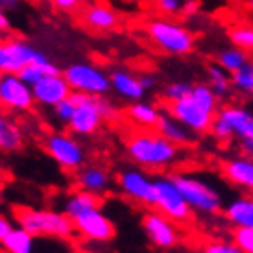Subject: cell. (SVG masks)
<instances>
[{
  "instance_id": "d590c367",
  "label": "cell",
  "mask_w": 253,
  "mask_h": 253,
  "mask_svg": "<svg viewBox=\"0 0 253 253\" xmlns=\"http://www.w3.org/2000/svg\"><path fill=\"white\" fill-rule=\"evenodd\" d=\"M204 253H242V252H240L233 242H220V240H214V242H209V244L205 246Z\"/></svg>"
},
{
  "instance_id": "277c9868",
  "label": "cell",
  "mask_w": 253,
  "mask_h": 253,
  "mask_svg": "<svg viewBox=\"0 0 253 253\" xmlns=\"http://www.w3.org/2000/svg\"><path fill=\"white\" fill-rule=\"evenodd\" d=\"M146 36L154 46L172 56H187L194 48L192 32L187 26L169 19H154L148 22Z\"/></svg>"
},
{
  "instance_id": "6da1fadb",
  "label": "cell",
  "mask_w": 253,
  "mask_h": 253,
  "mask_svg": "<svg viewBox=\"0 0 253 253\" xmlns=\"http://www.w3.org/2000/svg\"><path fill=\"white\" fill-rule=\"evenodd\" d=\"M69 98L74 104V113L67 124L72 135L80 137L94 135L106 120H113L117 117V107L106 96L72 91Z\"/></svg>"
},
{
  "instance_id": "4dcf8cb0",
  "label": "cell",
  "mask_w": 253,
  "mask_h": 253,
  "mask_svg": "<svg viewBox=\"0 0 253 253\" xmlns=\"http://www.w3.org/2000/svg\"><path fill=\"white\" fill-rule=\"evenodd\" d=\"M233 244L242 253H253V227H235Z\"/></svg>"
},
{
  "instance_id": "9c48e42d",
  "label": "cell",
  "mask_w": 253,
  "mask_h": 253,
  "mask_svg": "<svg viewBox=\"0 0 253 253\" xmlns=\"http://www.w3.org/2000/svg\"><path fill=\"white\" fill-rule=\"evenodd\" d=\"M36 106L32 87L26 85L17 74L0 72V111L26 113Z\"/></svg>"
},
{
  "instance_id": "cb8c5ba5",
  "label": "cell",
  "mask_w": 253,
  "mask_h": 253,
  "mask_svg": "<svg viewBox=\"0 0 253 253\" xmlns=\"http://www.w3.org/2000/svg\"><path fill=\"white\" fill-rule=\"evenodd\" d=\"M24 144L22 129L0 111V152H17Z\"/></svg>"
},
{
  "instance_id": "d6a6232c",
  "label": "cell",
  "mask_w": 253,
  "mask_h": 253,
  "mask_svg": "<svg viewBox=\"0 0 253 253\" xmlns=\"http://www.w3.org/2000/svg\"><path fill=\"white\" fill-rule=\"evenodd\" d=\"M17 76L21 78L22 82L26 85H36L39 80H41L42 76H44V72L37 67V65H34V63H26V65H22L21 69H19V72H17Z\"/></svg>"
},
{
  "instance_id": "3957f363",
  "label": "cell",
  "mask_w": 253,
  "mask_h": 253,
  "mask_svg": "<svg viewBox=\"0 0 253 253\" xmlns=\"http://www.w3.org/2000/svg\"><path fill=\"white\" fill-rule=\"evenodd\" d=\"M17 225L34 237H48V239L69 240L74 235L72 220L63 211L54 209H17L15 211Z\"/></svg>"
},
{
  "instance_id": "5bb4252c",
  "label": "cell",
  "mask_w": 253,
  "mask_h": 253,
  "mask_svg": "<svg viewBox=\"0 0 253 253\" xmlns=\"http://www.w3.org/2000/svg\"><path fill=\"white\" fill-rule=\"evenodd\" d=\"M37 48L24 39H7L0 41V72L17 74L22 65L32 63Z\"/></svg>"
},
{
  "instance_id": "f35d334b",
  "label": "cell",
  "mask_w": 253,
  "mask_h": 253,
  "mask_svg": "<svg viewBox=\"0 0 253 253\" xmlns=\"http://www.w3.org/2000/svg\"><path fill=\"white\" fill-rule=\"evenodd\" d=\"M139 82H141L142 89L144 91H152V89H155V85H157V78L154 76V74H148V72H144V74H141L139 76Z\"/></svg>"
},
{
  "instance_id": "d6986e66",
  "label": "cell",
  "mask_w": 253,
  "mask_h": 253,
  "mask_svg": "<svg viewBox=\"0 0 253 253\" xmlns=\"http://www.w3.org/2000/svg\"><path fill=\"white\" fill-rule=\"evenodd\" d=\"M82 22L92 32H113L119 26V15L106 4H92L84 9Z\"/></svg>"
},
{
  "instance_id": "e575fe53",
  "label": "cell",
  "mask_w": 253,
  "mask_h": 253,
  "mask_svg": "<svg viewBox=\"0 0 253 253\" xmlns=\"http://www.w3.org/2000/svg\"><path fill=\"white\" fill-rule=\"evenodd\" d=\"M181 2L183 0H155V7H157L163 15L176 17V15H179Z\"/></svg>"
},
{
  "instance_id": "52a82bcc",
  "label": "cell",
  "mask_w": 253,
  "mask_h": 253,
  "mask_svg": "<svg viewBox=\"0 0 253 253\" xmlns=\"http://www.w3.org/2000/svg\"><path fill=\"white\" fill-rule=\"evenodd\" d=\"M155 183V211L172 220L174 224H189L192 220V209L179 194L177 187L170 176H159L154 179Z\"/></svg>"
},
{
  "instance_id": "d4e9b609",
  "label": "cell",
  "mask_w": 253,
  "mask_h": 253,
  "mask_svg": "<svg viewBox=\"0 0 253 253\" xmlns=\"http://www.w3.org/2000/svg\"><path fill=\"white\" fill-rule=\"evenodd\" d=\"M159 115H161V111L157 107L148 104V102H142V100L131 102V106L127 107L129 120L141 127H154L157 119H159Z\"/></svg>"
},
{
  "instance_id": "ac0fdd59",
  "label": "cell",
  "mask_w": 253,
  "mask_h": 253,
  "mask_svg": "<svg viewBox=\"0 0 253 253\" xmlns=\"http://www.w3.org/2000/svg\"><path fill=\"white\" fill-rule=\"evenodd\" d=\"M109 82H111L113 91L129 102L142 100L146 94V91L142 89L141 82H139V76H135L133 72L126 71V69H115L109 74Z\"/></svg>"
},
{
  "instance_id": "4fadbf2b",
  "label": "cell",
  "mask_w": 253,
  "mask_h": 253,
  "mask_svg": "<svg viewBox=\"0 0 253 253\" xmlns=\"http://www.w3.org/2000/svg\"><path fill=\"white\" fill-rule=\"evenodd\" d=\"M142 229L146 233L150 244L159 250H172L179 244L177 224L161 214L159 211H150L142 216Z\"/></svg>"
},
{
  "instance_id": "8fae6325",
  "label": "cell",
  "mask_w": 253,
  "mask_h": 253,
  "mask_svg": "<svg viewBox=\"0 0 253 253\" xmlns=\"http://www.w3.org/2000/svg\"><path fill=\"white\" fill-rule=\"evenodd\" d=\"M169 115L172 119H176L177 122H181L183 126L190 129L194 135L207 133L211 127L212 119H214V113L207 111L190 96H185L177 102H170Z\"/></svg>"
},
{
  "instance_id": "2e32d148",
  "label": "cell",
  "mask_w": 253,
  "mask_h": 253,
  "mask_svg": "<svg viewBox=\"0 0 253 253\" xmlns=\"http://www.w3.org/2000/svg\"><path fill=\"white\" fill-rule=\"evenodd\" d=\"M111 174L98 165H84L76 170L74 176V185L78 190H85L100 198L111 190Z\"/></svg>"
},
{
  "instance_id": "4316f807",
  "label": "cell",
  "mask_w": 253,
  "mask_h": 253,
  "mask_svg": "<svg viewBox=\"0 0 253 253\" xmlns=\"http://www.w3.org/2000/svg\"><path fill=\"white\" fill-rule=\"evenodd\" d=\"M207 78H209V87L218 98H225L231 92V78L229 72H225L218 63H211L207 67Z\"/></svg>"
},
{
  "instance_id": "7a4b0ae2",
  "label": "cell",
  "mask_w": 253,
  "mask_h": 253,
  "mask_svg": "<svg viewBox=\"0 0 253 253\" xmlns=\"http://www.w3.org/2000/svg\"><path fill=\"white\" fill-rule=\"evenodd\" d=\"M126 152L135 165L148 170L167 169L170 165H174L179 157V148L169 142L157 131L133 133L126 141Z\"/></svg>"
},
{
  "instance_id": "ba28073f",
  "label": "cell",
  "mask_w": 253,
  "mask_h": 253,
  "mask_svg": "<svg viewBox=\"0 0 253 253\" xmlns=\"http://www.w3.org/2000/svg\"><path fill=\"white\" fill-rule=\"evenodd\" d=\"M42 146L65 172H76L85 165V150L72 133L52 131L46 135Z\"/></svg>"
},
{
  "instance_id": "f546056e",
  "label": "cell",
  "mask_w": 253,
  "mask_h": 253,
  "mask_svg": "<svg viewBox=\"0 0 253 253\" xmlns=\"http://www.w3.org/2000/svg\"><path fill=\"white\" fill-rule=\"evenodd\" d=\"M229 41L233 42V46H239V48L253 50V28L250 24H242V26H235L233 30H229Z\"/></svg>"
},
{
  "instance_id": "b9f144b4",
  "label": "cell",
  "mask_w": 253,
  "mask_h": 253,
  "mask_svg": "<svg viewBox=\"0 0 253 253\" xmlns=\"http://www.w3.org/2000/svg\"><path fill=\"white\" fill-rule=\"evenodd\" d=\"M240 148H242V152H246L248 155H252V152H253V137H250V139H240Z\"/></svg>"
},
{
  "instance_id": "44dd1931",
  "label": "cell",
  "mask_w": 253,
  "mask_h": 253,
  "mask_svg": "<svg viewBox=\"0 0 253 253\" xmlns=\"http://www.w3.org/2000/svg\"><path fill=\"white\" fill-rule=\"evenodd\" d=\"M224 176L237 187L252 190L253 189V163L248 157H233L222 163Z\"/></svg>"
},
{
  "instance_id": "8992f818",
  "label": "cell",
  "mask_w": 253,
  "mask_h": 253,
  "mask_svg": "<svg viewBox=\"0 0 253 253\" xmlns=\"http://www.w3.org/2000/svg\"><path fill=\"white\" fill-rule=\"evenodd\" d=\"M61 74L67 80L71 91L85 92V94H98V96H106L107 92L111 91L109 74L96 65L72 63Z\"/></svg>"
},
{
  "instance_id": "7c38bea8",
  "label": "cell",
  "mask_w": 253,
  "mask_h": 253,
  "mask_svg": "<svg viewBox=\"0 0 253 253\" xmlns=\"http://www.w3.org/2000/svg\"><path fill=\"white\" fill-rule=\"evenodd\" d=\"M120 192L137 204L154 207L155 205V183L141 169H126L117 177Z\"/></svg>"
},
{
  "instance_id": "f1b7e54d",
  "label": "cell",
  "mask_w": 253,
  "mask_h": 253,
  "mask_svg": "<svg viewBox=\"0 0 253 253\" xmlns=\"http://www.w3.org/2000/svg\"><path fill=\"white\" fill-rule=\"evenodd\" d=\"M231 87L237 89L242 94H252L253 92V65L252 61L240 67L239 71L231 72Z\"/></svg>"
},
{
  "instance_id": "836d02e7",
  "label": "cell",
  "mask_w": 253,
  "mask_h": 253,
  "mask_svg": "<svg viewBox=\"0 0 253 253\" xmlns=\"http://www.w3.org/2000/svg\"><path fill=\"white\" fill-rule=\"evenodd\" d=\"M54 109V115H56V119L61 122V124H69V120H71L72 113H74V104H72L71 98H65L61 100L59 104H56V106L52 107Z\"/></svg>"
},
{
  "instance_id": "5b68a950",
  "label": "cell",
  "mask_w": 253,
  "mask_h": 253,
  "mask_svg": "<svg viewBox=\"0 0 253 253\" xmlns=\"http://www.w3.org/2000/svg\"><path fill=\"white\" fill-rule=\"evenodd\" d=\"M177 187L179 194L187 202L192 211H200L205 214H218L222 211V198L211 185H207L204 179H198L189 174H174L170 176Z\"/></svg>"
},
{
  "instance_id": "484cf974",
  "label": "cell",
  "mask_w": 253,
  "mask_h": 253,
  "mask_svg": "<svg viewBox=\"0 0 253 253\" xmlns=\"http://www.w3.org/2000/svg\"><path fill=\"white\" fill-rule=\"evenodd\" d=\"M216 63L224 69L225 72H235L239 71L240 67H244L250 63V54L246 50L239 48V46H227V48L220 50L216 56Z\"/></svg>"
},
{
  "instance_id": "7bdbcfd3",
  "label": "cell",
  "mask_w": 253,
  "mask_h": 253,
  "mask_svg": "<svg viewBox=\"0 0 253 253\" xmlns=\"http://www.w3.org/2000/svg\"><path fill=\"white\" fill-rule=\"evenodd\" d=\"M124 4H141L142 0H122Z\"/></svg>"
},
{
  "instance_id": "7402d4cb",
  "label": "cell",
  "mask_w": 253,
  "mask_h": 253,
  "mask_svg": "<svg viewBox=\"0 0 253 253\" xmlns=\"http://www.w3.org/2000/svg\"><path fill=\"white\" fill-rule=\"evenodd\" d=\"M224 216L235 227H253V202L252 198H237L225 205Z\"/></svg>"
},
{
  "instance_id": "83f0119b",
  "label": "cell",
  "mask_w": 253,
  "mask_h": 253,
  "mask_svg": "<svg viewBox=\"0 0 253 253\" xmlns=\"http://www.w3.org/2000/svg\"><path fill=\"white\" fill-rule=\"evenodd\" d=\"M192 100H196L198 104L202 107H205L207 111H211L216 115L218 111V96L212 92V89L209 87L207 84H196V85H192V89H190V94H189Z\"/></svg>"
},
{
  "instance_id": "9a60e30c",
  "label": "cell",
  "mask_w": 253,
  "mask_h": 253,
  "mask_svg": "<svg viewBox=\"0 0 253 253\" xmlns=\"http://www.w3.org/2000/svg\"><path fill=\"white\" fill-rule=\"evenodd\" d=\"M71 92V87L61 72L59 74H44L36 85H32L34 102L42 107H54L61 100L69 98Z\"/></svg>"
},
{
  "instance_id": "ee69618b",
  "label": "cell",
  "mask_w": 253,
  "mask_h": 253,
  "mask_svg": "<svg viewBox=\"0 0 253 253\" xmlns=\"http://www.w3.org/2000/svg\"><path fill=\"white\" fill-rule=\"evenodd\" d=\"M0 202H2V187H0Z\"/></svg>"
},
{
  "instance_id": "60d3db41",
  "label": "cell",
  "mask_w": 253,
  "mask_h": 253,
  "mask_svg": "<svg viewBox=\"0 0 253 253\" xmlns=\"http://www.w3.org/2000/svg\"><path fill=\"white\" fill-rule=\"evenodd\" d=\"M9 30H11V21L6 15V11L0 7V34H9Z\"/></svg>"
},
{
  "instance_id": "1f68e13d",
  "label": "cell",
  "mask_w": 253,
  "mask_h": 253,
  "mask_svg": "<svg viewBox=\"0 0 253 253\" xmlns=\"http://www.w3.org/2000/svg\"><path fill=\"white\" fill-rule=\"evenodd\" d=\"M190 89H192V84H189V82H172L165 89V100L169 104L170 102H177V100L189 96Z\"/></svg>"
},
{
  "instance_id": "8d00e7d4",
  "label": "cell",
  "mask_w": 253,
  "mask_h": 253,
  "mask_svg": "<svg viewBox=\"0 0 253 253\" xmlns=\"http://www.w3.org/2000/svg\"><path fill=\"white\" fill-rule=\"evenodd\" d=\"M200 9H202V2L200 0H183L179 15L181 17H194V15L200 13Z\"/></svg>"
},
{
  "instance_id": "e0dca14e",
  "label": "cell",
  "mask_w": 253,
  "mask_h": 253,
  "mask_svg": "<svg viewBox=\"0 0 253 253\" xmlns=\"http://www.w3.org/2000/svg\"><path fill=\"white\" fill-rule=\"evenodd\" d=\"M216 117L224 120L231 127L233 137L237 139H250L253 137V115L250 109L240 106H224L218 107Z\"/></svg>"
},
{
  "instance_id": "ab89813d",
  "label": "cell",
  "mask_w": 253,
  "mask_h": 253,
  "mask_svg": "<svg viewBox=\"0 0 253 253\" xmlns=\"http://www.w3.org/2000/svg\"><path fill=\"white\" fill-rule=\"evenodd\" d=\"M11 227H13V222H11L7 216H4V214H0V242L4 240V237L9 233Z\"/></svg>"
},
{
  "instance_id": "603a6c76",
  "label": "cell",
  "mask_w": 253,
  "mask_h": 253,
  "mask_svg": "<svg viewBox=\"0 0 253 253\" xmlns=\"http://www.w3.org/2000/svg\"><path fill=\"white\" fill-rule=\"evenodd\" d=\"M7 253H34L36 252V237L24 231L21 225H13L4 240L0 242Z\"/></svg>"
},
{
  "instance_id": "74e56055",
  "label": "cell",
  "mask_w": 253,
  "mask_h": 253,
  "mask_svg": "<svg viewBox=\"0 0 253 253\" xmlns=\"http://www.w3.org/2000/svg\"><path fill=\"white\" fill-rule=\"evenodd\" d=\"M57 9H61V11H74L78 7L82 6V2L84 0H50Z\"/></svg>"
},
{
  "instance_id": "30bf717a",
  "label": "cell",
  "mask_w": 253,
  "mask_h": 253,
  "mask_svg": "<svg viewBox=\"0 0 253 253\" xmlns=\"http://www.w3.org/2000/svg\"><path fill=\"white\" fill-rule=\"evenodd\" d=\"M72 225L78 235L91 242H109L115 239V225L100 205L89 207L72 218Z\"/></svg>"
},
{
  "instance_id": "ffe728a7",
  "label": "cell",
  "mask_w": 253,
  "mask_h": 253,
  "mask_svg": "<svg viewBox=\"0 0 253 253\" xmlns=\"http://www.w3.org/2000/svg\"><path fill=\"white\" fill-rule=\"evenodd\" d=\"M154 127L157 129V133L161 135V137H165V139L169 142H172V144H176L177 148L189 146V144H192V141H194V133L183 126L181 122H177L176 119H172L169 113H161Z\"/></svg>"
}]
</instances>
